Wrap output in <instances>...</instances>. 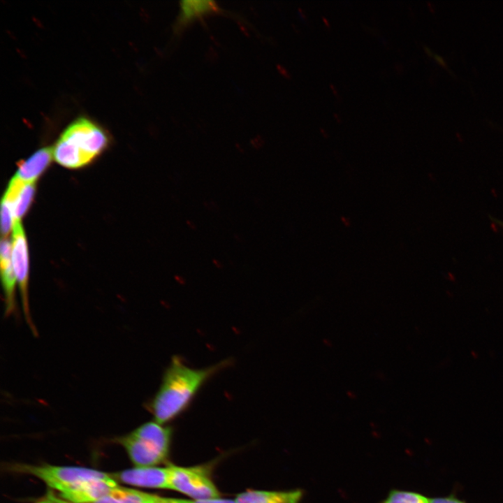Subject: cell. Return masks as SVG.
<instances>
[{
	"instance_id": "8",
	"label": "cell",
	"mask_w": 503,
	"mask_h": 503,
	"mask_svg": "<svg viewBox=\"0 0 503 503\" xmlns=\"http://www.w3.org/2000/svg\"><path fill=\"white\" fill-rule=\"evenodd\" d=\"M118 486L112 476L94 479L81 483L68 491L61 493L60 496L74 503H94L110 495Z\"/></svg>"
},
{
	"instance_id": "20",
	"label": "cell",
	"mask_w": 503,
	"mask_h": 503,
	"mask_svg": "<svg viewBox=\"0 0 503 503\" xmlns=\"http://www.w3.org/2000/svg\"><path fill=\"white\" fill-rule=\"evenodd\" d=\"M212 263L214 265H216L218 268H221L222 266L221 262L216 258L212 259Z\"/></svg>"
},
{
	"instance_id": "10",
	"label": "cell",
	"mask_w": 503,
	"mask_h": 503,
	"mask_svg": "<svg viewBox=\"0 0 503 503\" xmlns=\"http://www.w3.org/2000/svg\"><path fill=\"white\" fill-rule=\"evenodd\" d=\"M35 182H27L14 177L10 181L2 200L11 207L15 220H20L27 212L34 195Z\"/></svg>"
},
{
	"instance_id": "1",
	"label": "cell",
	"mask_w": 503,
	"mask_h": 503,
	"mask_svg": "<svg viewBox=\"0 0 503 503\" xmlns=\"http://www.w3.org/2000/svg\"><path fill=\"white\" fill-rule=\"evenodd\" d=\"M230 364V360H224L197 369L186 365L180 356H173L158 391L150 402L154 421L165 424L175 418L189 407L207 381Z\"/></svg>"
},
{
	"instance_id": "21",
	"label": "cell",
	"mask_w": 503,
	"mask_h": 503,
	"mask_svg": "<svg viewBox=\"0 0 503 503\" xmlns=\"http://www.w3.org/2000/svg\"><path fill=\"white\" fill-rule=\"evenodd\" d=\"M497 222L500 223V224L503 226V223H502V222H500V221H497Z\"/></svg>"
},
{
	"instance_id": "11",
	"label": "cell",
	"mask_w": 503,
	"mask_h": 503,
	"mask_svg": "<svg viewBox=\"0 0 503 503\" xmlns=\"http://www.w3.org/2000/svg\"><path fill=\"white\" fill-rule=\"evenodd\" d=\"M303 496L300 489L289 490H249L239 493L236 503H300Z\"/></svg>"
},
{
	"instance_id": "18",
	"label": "cell",
	"mask_w": 503,
	"mask_h": 503,
	"mask_svg": "<svg viewBox=\"0 0 503 503\" xmlns=\"http://www.w3.org/2000/svg\"><path fill=\"white\" fill-rule=\"evenodd\" d=\"M37 503H74V502L66 500L62 497H58L55 496L54 495H53L52 493H49L47 496H45L43 499H42Z\"/></svg>"
},
{
	"instance_id": "4",
	"label": "cell",
	"mask_w": 503,
	"mask_h": 503,
	"mask_svg": "<svg viewBox=\"0 0 503 503\" xmlns=\"http://www.w3.org/2000/svg\"><path fill=\"white\" fill-rule=\"evenodd\" d=\"M169 469L170 489L189 499L208 500L220 497V493L206 467H182L173 464Z\"/></svg>"
},
{
	"instance_id": "2",
	"label": "cell",
	"mask_w": 503,
	"mask_h": 503,
	"mask_svg": "<svg viewBox=\"0 0 503 503\" xmlns=\"http://www.w3.org/2000/svg\"><path fill=\"white\" fill-rule=\"evenodd\" d=\"M108 141L101 126L88 118L79 117L61 133L52 148L53 158L66 168H80L99 156Z\"/></svg>"
},
{
	"instance_id": "12",
	"label": "cell",
	"mask_w": 503,
	"mask_h": 503,
	"mask_svg": "<svg viewBox=\"0 0 503 503\" xmlns=\"http://www.w3.org/2000/svg\"><path fill=\"white\" fill-rule=\"evenodd\" d=\"M52 157V148L46 147L39 149L27 160L20 163L15 177L24 182H35L48 167Z\"/></svg>"
},
{
	"instance_id": "16",
	"label": "cell",
	"mask_w": 503,
	"mask_h": 503,
	"mask_svg": "<svg viewBox=\"0 0 503 503\" xmlns=\"http://www.w3.org/2000/svg\"><path fill=\"white\" fill-rule=\"evenodd\" d=\"M181 503H236L234 500L221 497L208 500L182 499Z\"/></svg>"
},
{
	"instance_id": "9",
	"label": "cell",
	"mask_w": 503,
	"mask_h": 503,
	"mask_svg": "<svg viewBox=\"0 0 503 503\" xmlns=\"http://www.w3.org/2000/svg\"><path fill=\"white\" fill-rule=\"evenodd\" d=\"M1 277L5 296V314H12L15 309V287L17 279L12 262V241L1 242Z\"/></svg>"
},
{
	"instance_id": "15",
	"label": "cell",
	"mask_w": 503,
	"mask_h": 503,
	"mask_svg": "<svg viewBox=\"0 0 503 503\" xmlns=\"http://www.w3.org/2000/svg\"><path fill=\"white\" fill-rule=\"evenodd\" d=\"M13 214L10 205L5 201H1V229L3 236H7L13 226Z\"/></svg>"
},
{
	"instance_id": "13",
	"label": "cell",
	"mask_w": 503,
	"mask_h": 503,
	"mask_svg": "<svg viewBox=\"0 0 503 503\" xmlns=\"http://www.w3.org/2000/svg\"><path fill=\"white\" fill-rule=\"evenodd\" d=\"M94 503H174V498L118 486L110 495Z\"/></svg>"
},
{
	"instance_id": "5",
	"label": "cell",
	"mask_w": 503,
	"mask_h": 503,
	"mask_svg": "<svg viewBox=\"0 0 503 503\" xmlns=\"http://www.w3.org/2000/svg\"><path fill=\"white\" fill-rule=\"evenodd\" d=\"M19 469L38 477L49 487L61 493L68 491L85 481L111 476L102 472L79 467L24 465Z\"/></svg>"
},
{
	"instance_id": "17",
	"label": "cell",
	"mask_w": 503,
	"mask_h": 503,
	"mask_svg": "<svg viewBox=\"0 0 503 503\" xmlns=\"http://www.w3.org/2000/svg\"><path fill=\"white\" fill-rule=\"evenodd\" d=\"M430 503H467L466 502L460 500L454 495H450L445 497H437L431 498Z\"/></svg>"
},
{
	"instance_id": "14",
	"label": "cell",
	"mask_w": 503,
	"mask_h": 503,
	"mask_svg": "<svg viewBox=\"0 0 503 503\" xmlns=\"http://www.w3.org/2000/svg\"><path fill=\"white\" fill-rule=\"evenodd\" d=\"M430 500L418 493L392 490L381 503H430Z\"/></svg>"
},
{
	"instance_id": "19",
	"label": "cell",
	"mask_w": 503,
	"mask_h": 503,
	"mask_svg": "<svg viewBox=\"0 0 503 503\" xmlns=\"http://www.w3.org/2000/svg\"><path fill=\"white\" fill-rule=\"evenodd\" d=\"M186 223L191 229L194 230L195 228H196V224H194V222H193L192 221L187 220Z\"/></svg>"
},
{
	"instance_id": "7",
	"label": "cell",
	"mask_w": 503,
	"mask_h": 503,
	"mask_svg": "<svg viewBox=\"0 0 503 503\" xmlns=\"http://www.w3.org/2000/svg\"><path fill=\"white\" fill-rule=\"evenodd\" d=\"M111 476L115 480L134 486L170 489L168 466L136 467L112 474Z\"/></svg>"
},
{
	"instance_id": "3",
	"label": "cell",
	"mask_w": 503,
	"mask_h": 503,
	"mask_svg": "<svg viewBox=\"0 0 503 503\" xmlns=\"http://www.w3.org/2000/svg\"><path fill=\"white\" fill-rule=\"evenodd\" d=\"M172 428L156 421L143 424L119 442L136 467H154L169 454Z\"/></svg>"
},
{
	"instance_id": "6",
	"label": "cell",
	"mask_w": 503,
	"mask_h": 503,
	"mask_svg": "<svg viewBox=\"0 0 503 503\" xmlns=\"http://www.w3.org/2000/svg\"><path fill=\"white\" fill-rule=\"evenodd\" d=\"M12 262L19 286L22 309L27 323L34 333L36 332L31 316L29 296V257L24 231L20 220H15L13 226Z\"/></svg>"
}]
</instances>
